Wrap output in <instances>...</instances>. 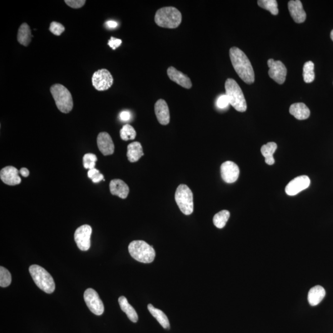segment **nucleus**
<instances>
[{"label": "nucleus", "mask_w": 333, "mask_h": 333, "mask_svg": "<svg viewBox=\"0 0 333 333\" xmlns=\"http://www.w3.org/2000/svg\"><path fill=\"white\" fill-rule=\"evenodd\" d=\"M106 26L107 27V28L109 29H115L116 28L117 26H118V24H117V22L113 21H109L106 22Z\"/></svg>", "instance_id": "obj_39"}, {"label": "nucleus", "mask_w": 333, "mask_h": 333, "mask_svg": "<svg viewBox=\"0 0 333 333\" xmlns=\"http://www.w3.org/2000/svg\"><path fill=\"white\" fill-rule=\"evenodd\" d=\"M119 303L120 307L122 311L125 313L128 318L134 323H137L139 320L136 310L128 302L127 298L124 296H121L119 298Z\"/></svg>", "instance_id": "obj_24"}, {"label": "nucleus", "mask_w": 333, "mask_h": 333, "mask_svg": "<svg viewBox=\"0 0 333 333\" xmlns=\"http://www.w3.org/2000/svg\"><path fill=\"white\" fill-rule=\"evenodd\" d=\"M290 15L296 23H303L306 19L307 15L303 8L301 1L299 0H291L288 2Z\"/></svg>", "instance_id": "obj_16"}, {"label": "nucleus", "mask_w": 333, "mask_h": 333, "mask_svg": "<svg viewBox=\"0 0 333 333\" xmlns=\"http://www.w3.org/2000/svg\"><path fill=\"white\" fill-rule=\"evenodd\" d=\"M88 177L92 179V182L95 184H97L104 180L103 175L101 174L98 170L96 169H90L88 172Z\"/></svg>", "instance_id": "obj_34"}, {"label": "nucleus", "mask_w": 333, "mask_h": 333, "mask_svg": "<svg viewBox=\"0 0 333 333\" xmlns=\"http://www.w3.org/2000/svg\"><path fill=\"white\" fill-rule=\"evenodd\" d=\"M269 67V75L270 78L277 83L282 85L286 80L287 69L284 64L280 61H274L273 59L268 60Z\"/></svg>", "instance_id": "obj_11"}, {"label": "nucleus", "mask_w": 333, "mask_h": 333, "mask_svg": "<svg viewBox=\"0 0 333 333\" xmlns=\"http://www.w3.org/2000/svg\"><path fill=\"white\" fill-rule=\"evenodd\" d=\"M303 77L305 83H312L314 81L315 75L314 72V64L312 61L305 62L303 67Z\"/></svg>", "instance_id": "obj_28"}, {"label": "nucleus", "mask_w": 333, "mask_h": 333, "mask_svg": "<svg viewBox=\"0 0 333 333\" xmlns=\"http://www.w3.org/2000/svg\"><path fill=\"white\" fill-rule=\"evenodd\" d=\"M154 21L157 26L167 29H176L181 24V12L176 7H164L157 10Z\"/></svg>", "instance_id": "obj_2"}, {"label": "nucleus", "mask_w": 333, "mask_h": 333, "mask_svg": "<svg viewBox=\"0 0 333 333\" xmlns=\"http://www.w3.org/2000/svg\"><path fill=\"white\" fill-rule=\"evenodd\" d=\"M310 184L309 177L307 175H302L292 180L285 188V191L289 196H295L309 188Z\"/></svg>", "instance_id": "obj_12"}, {"label": "nucleus", "mask_w": 333, "mask_h": 333, "mask_svg": "<svg viewBox=\"0 0 333 333\" xmlns=\"http://www.w3.org/2000/svg\"><path fill=\"white\" fill-rule=\"evenodd\" d=\"M127 156L130 162L139 161L143 156H144L141 143L135 142L128 145Z\"/></svg>", "instance_id": "obj_22"}, {"label": "nucleus", "mask_w": 333, "mask_h": 333, "mask_svg": "<svg viewBox=\"0 0 333 333\" xmlns=\"http://www.w3.org/2000/svg\"><path fill=\"white\" fill-rule=\"evenodd\" d=\"M93 86L97 91L102 92L108 90L113 85L114 79L108 70L99 69L94 72L92 79Z\"/></svg>", "instance_id": "obj_8"}, {"label": "nucleus", "mask_w": 333, "mask_h": 333, "mask_svg": "<svg viewBox=\"0 0 333 333\" xmlns=\"http://www.w3.org/2000/svg\"><path fill=\"white\" fill-rule=\"evenodd\" d=\"M129 251L130 255L135 260L144 264L153 262L156 257V252L153 247L142 240H137L130 242Z\"/></svg>", "instance_id": "obj_5"}, {"label": "nucleus", "mask_w": 333, "mask_h": 333, "mask_svg": "<svg viewBox=\"0 0 333 333\" xmlns=\"http://www.w3.org/2000/svg\"><path fill=\"white\" fill-rule=\"evenodd\" d=\"M19 171L16 167L7 166L0 172V178L4 184L10 186H14L21 184V179L19 176Z\"/></svg>", "instance_id": "obj_14"}, {"label": "nucleus", "mask_w": 333, "mask_h": 333, "mask_svg": "<svg viewBox=\"0 0 333 333\" xmlns=\"http://www.w3.org/2000/svg\"><path fill=\"white\" fill-rule=\"evenodd\" d=\"M19 172L24 177H27L29 175V171L27 168H22V169L20 170Z\"/></svg>", "instance_id": "obj_40"}, {"label": "nucleus", "mask_w": 333, "mask_h": 333, "mask_svg": "<svg viewBox=\"0 0 333 333\" xmlns=\"http://www.w3.org/2000/svg\"><path fill=\"white\" fill-rule=\"evenodd\" d=\"M49 31L56 36H60L65 31V27L59 22L52 21L50 24Z\"/></svg>", "instance_id": "obj_33"}, {"label": "nucleus", "mask_w": 333, "mask_h": 333, "mask_svg": "<svg viewBox=\"0 0 333 333\" xmlns=\"http://www.w3.org/2000/svg\"><path fill=\"white\" fill-rule=\"evenodd\" d=\"M12 277L10 272L3 267H0V286L6 287L11 284Z\"/></svg>", "instance_id": "obj_31"}, {"label": "nucleus", "mask_w": 333, "mask_h": 333, "mask_svg": "<svg viewBox=\"0 0 333 333\" xmlns=\"http://www.w3.org/2000/svg\"><path fill=\"white\" fill-rule=\"evenodd\" d=\"M175 199L178 206L185 215L191 214L194 210L193 194L186 185H180L175 192Z\"/></svg>", "instance_id": "obj_7"}, {"label": "nucleus", "mask_w": 333, "mask_h": 333, "mask_svg": "<svg viewBox=\"0 0 333 333\" xmlns=\"http://www.w3.org/2000/svg\"><path fill=\"white\" fill-rule=\"evenodd\" d=\"M33 37L29 25L26 22L22 23L17 32V39L19 44L24 47H27L31 42Z\"/></svg>", "instance_id": "obj_23"}, {"label": "nucleus", "mask_w": 333, "mask_h": 333, "mask_svg": "<svg viewBox=\"0 0 333 333\" xmlns=\"http://www.w3.org/2000/svg\"><path fill=\"white\" fill-rule=\"evenodd\" d=\"M257 4L260 7L269 11L275 16L279 14V11L276 0H259Z\"/></svg>", "instance_id": "obj_29"}, {"label": "nucleus", "mask_w": 333, "mask_h": 333, "mask_svg": "<svg viewBox=\"0 0 333 333\" xmlns=\"http://www.w3.org/2000/svg\"><path fill=\"white\" fill-rule=\"evenodd\" d=\"M220 172L222 179L227 184H233L238 179L239 169L235 162L227 161L222 164Z\"/></svg>", "instance_id": "obj_13"}, {"label": "nucleus", "mask_w": 333, "mask_h": 333, "mask_svg": "<svg viewBox=\"0 0 333 333\" xmlns=\"http://www.w3.org/2000/svg\"><path fill=\"white\" fill-rule=\"evenodd\" d=\"M289 113L298 120H305L309 118L310 111L308 107L302 102L292 104L289 108Z\"/></svg>", "instance_id": "obj_20"}, {"label": "nucleus", "mask_w": 333, "mask_h": 333, "mask_svg": "<svg viewBox=\"0 0 333 333\" xmlns=\"http://www.w3.org/2000/svg\"><path fill=\"white\" fill-rule=\"evenodd\" d=\"M230 216V213L227 210H222L215 214L213 219V222L218 229H223L226 225Z\"/></svg>", "instance_id": "obj_27"}, {"label": "nucleus", "mask_w": 333, "mask_h": 333, "mask_svg": "<svg viewBox=\"0 0 333 333\" xmlns=\"http://www.w3.org/2000/svg\"><path fill=\"white\" fill-rule=\"evenodd\" d=\"M29 270L35 284L40 289L47 294H51L54 291V280L44 268L38 265H32Z\"/></svg>", "instance_id": "obj_6"}, {"label": "nucleus", "mask_w": 333, "mask_h": 333, "mask_svg": "<svg viewBox=\"0 0 333 333\" xmlns=\"http://www.w3.org/2000/svg\"><path fill=\"white\" fill-rule=\"evenodd\" d=\"M330 37H331V39L332 41H333V30H332V31L331 32V34H330Z\"/></svg>", "instance_id": "obj_41"}, {"label": "nucleus", "mask_w": 333, "mask_h": 333, "mask_svg": "<svg viewBox=\"0 0 333 333\" xmlns=\"http://www.w3.org/2000/svg\"><path fill=\"white\" fill-rule=\"evenodd\" d=\"M326 291L324 287L317 285L310 289L308 294V301L312 306H316L324 299Z\"/></svg>", "instance_id": "obj_21"}, {"label": "nucleus", "mask_w": 333, "mask_h": 333, "mask_svg": "<svg viewBox=\"0 0 333 333\" xmlns=\"http://www.w3.org/2000/svg\"><path fill=\"white\" fill-rule=\"evenodd\" d=\"M147 309L151 313L152 316L157 320L159 324L161 325L164 329H170V323L166 315L164 314L162 310L155 308L152 304L147 305Z\"/></svg>", "instance_id": "obj_26"}, {"label": "nucleus", "mask_w": 333, "mask_h": 333, "mask_svg": "<svg viewBox=\"0 0 333 333\" xmlns=\"http://www.w3.org/2000/svg\"><path fill=\"white\" fill-rule=\"evenodd\" d=\"M97 160V157L94 154L88 153L85 154L83 157L84 167L85 169L89 170L95 169Z\"/></svg>", "instance_id": "obj_32"}, {"label": "nucleus", "mask_w": 333, "mask_h": 333, "mask_svg": "<svg viewBox=\"0 0 333 333\" xmlns=\"http://www.w3.org/2000/svg\"><path fill=\"white\" fill-rule=\"evenodd\" d=\"M277 149V144L274 142L268 143L267 144L263 145L261 147V152L263 156L265 157V163L270 166L275 164L274 154Z\"/></svg>", "instance_id": "obj_25"}, {"label": "nucleus", "mask_w": 333, "mask_h": 333, "mask_svg": "<svg viewBox=\"0 0 333 333\" xmlns=\"http://www.w3.org/2000/svg\"><path fill=\"white\" fill-rule=\"evenodd\" d=\"M92 227L89 225H84L76 230L74 234L75 241L81 250L87 251L91 246Z\"/></svg>", "instance_id": "obj_10"}, {"label": "nucleus", "mask_w": 333, "mask_h": 333, "mask_svg": "<svg viewBox=\"0 0 333 333\" xmlns=\"http://www.w3.org/2000/svg\"><path fill=\"white\" fill-rule=\"evenodd\" d=\"M50 92L54 99L57 109L64 114H68L73 109L72 95L66 87L56 84L50 88Z\"/></svg>", "instance_id": "obj_3"}, {"label": "nucleus", "mask_w": 333, "mask_h": 333, "mask_svg": "<svg viewBox=\"0 0 333 333\" xmlns=\"http://www.w3.org/2000/svg\"><path fill=\"white\" fill-rule=\"evenodd\" d=\"M84 297L87 307L93 314L96 315L103 314L104 304L96 291L92 288L87 289L84 292Z\"/></svg>", "instance_id": "obj_9"}, {"label": "nucleus", "mask_w": 333, "mask_h": 333, "mask_svg": "<svg viewBox=\"0 0 333 333\" xmlns=\"http://www.w3.org/2000/svg\"><path fill=\"white\" fill-rule=\"evenodd\" d=\"M120 119L124 122L129 121L131 119V113L129 111H124L120 114Z\"/></svg>", "instance_id": "obj_38"}, {"label": "nucleus", "mask_w": 333, "mask_h": 333, "mask_svg": "<svg viewBox=\"0 0 333 333\" xmlns=\"http://www.w3.org/2000/svg\"><path fill=\"white\" fill-rule=\"evenodd\" d=\"M97 144L99 151L104 156H109L114 153V143L108 133H99L97 137Z\"/></svg>", "instance_id": "obj_15"}, {"label": "nucleus", "mask_w": 333, "mask_h": 333, "mask_svg": "<svg viewBox=\"0 0 333 333\" xmlns=\"http://www.w3.org/2000/svg\"><path fill=\"white\" fill-rule=\"evenodd\" d=\"M230 57L233 66L240 78L247 84L254 83V69L244 52L238 48L232 47L230 49Z\"/></svg>", "instance_id": "obj_1"}, {"label": "nucleus", "mask_w": 333, "mask_h": 333, "mask_svg": "<svg viewBox=\"0 0 333 333\" xmlns=\"http://www.w3.org/2000/svg\"><path fill=\"white\" fill-rule=\"evenodd\" d=\"M229 104V100L228 99L226 95H222L217 99V106L220 109L226 108Z\"/></svg>", "instance_id": "obj_36"}, {"label": "nucleus", "mask_w": 333, "mask_h": 333, "mask_svg": "<svg viewBox=\"0 0 333 333\" xmlns=\"http://www.w3.org/2000/svg\"><path fill=\"white\" fill-rule=\"evenodd\" d=\"M122 41V40L115 38L114 37H111L108 41V45L113 50L116 49L117 48L121 46Z\"/></svg>", "instance_id": "obj_37"}, {"label": "nucleus", "mask_w": 333, "mask_h": 333, "mask_svg": "<svg viewBox=\"0 0 333 333\" xmlns=\"http://www.w3.org/2000/svg\"><path fill=\"white\" fill-rule=\"evenodd\" d=\"M110 191L112 194L119 196L122 199L127 198L129 193V187L123 180L120 179L112 180L110 182Z\"/></svg>", "instance_id": "obj_19"}, {"label": "nucleus", "mask_w": 333, "mask_h": 333, "mask_svg": "<svg viewBox=\"0 0 333 333\" xmlns=\"http://www.w3.org/2000/svg\"><path fill=\"white\" fill-rule=\"evenodd\" d=\"M167 75L169 79L185 89H190L192 87L191 80L187 75L178 71L174 67H169L167 69Z\"/></svg>", "instance_id": "obj_17"}, {"label": "nucleus", "mask_w": 333, "mask_h": 333, "mask_svg": "<svg viewBox=\"0 0 333 333\" xmlns=\"http://www.w3.org/2000/svg\"><path fill=\"white\" fill-rule=\"evenodd\" d=\"M225 91L230 104L237 111L243 112L247 110L246 99L241 88L233 79H228L225 84Z\"/></svg>", "instance_id": "obj_4"}, {"label": "nucleus", "mask_w": 333, "mask_h": 333, "mask_svg": "<svg viewBox=\"0 0 333 333\" xmlns=\"http://www.w3.org/2000/svg\"><path fill=\"white\" fill-rule=\"evenodd\" d=\"M64 2L72 8L79 9L84 6L86 1L85 0H65Z\"/></svg>", "instance_id": "obj_35"}, {"label": "nucleus", "mask_w": 333, "mask_h": 333, "mask_svg": "<svg viewBox=\"0 0 333 333\" xmlns=\"http://www.w3.org/2000/svg\"><path fill=\"white\" fill-rule=\"evenodd\" d=\"M155 114L160 124L163 125L169 124L170 122V112L169 106L165 100L160 99L154 106Z\"/></svg>", "instance_id": "obj_18"}, {"label": "nucleus", "mask_w": 333, "mask_h": 333, "mask_svg": "<svg viewBox=\"0 0 333 333\" xmlns=\"http://www.w3.org/2000/svg\"><path fill=\"white\" fill-rule=\"evenodd\" d=\"M120 135L122 140L129 141V140H134L136 138L137 132L132 125L126 124L124 125L120 130Z\"/></svg>", "instance_id": "obj_30"}]
</instances>
